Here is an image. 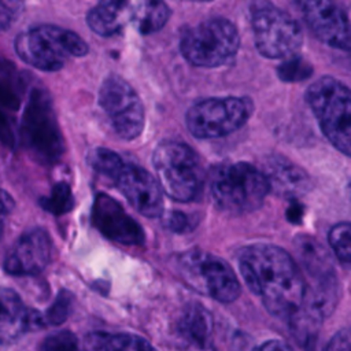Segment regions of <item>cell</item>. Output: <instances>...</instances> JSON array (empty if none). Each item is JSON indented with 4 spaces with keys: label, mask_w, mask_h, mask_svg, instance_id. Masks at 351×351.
I'll list each match as a JSON object with an SVG mask.
<instances>
[{
    "label": "cell",
    "mask_w": 351,
    "mask_h": 351,
    "mask_svg": "<svg viewBox=\"0 0 351 351\" xmlns=\"http://www.w3.org/2000/svg\"><path fill=\"white\" fill-rule=\"evenodd\" d=\"M11 208H12V199L3 189H0V239L3 237L5 219H7Z\"/></svg>",
    "instance_id": "31"
},
{
    "label": "cell",
    "mask_w": 351,
    "mask_h": 351,
    "mask_svg": "<svg viewBox=\"0 0 351 351\" xmlns=\"http://www.w3.org/2000/svg\"><path fill=\"white\" fill-rule=\"evenodd\" d=\"M99 104L112 129L123 140H134L144 129V107L134 89L121 77L108 75L99 89Z\"/></svg>",
    "instance_id": "11"
},
{
    "label": "cell",
    "mask_w": 351,
    "mask_h": 351,
    "mask_svg": "<svg viewBox=\"0 0 351 351\" xmlns=\"http://www.w3.org/2000/svg\"><path fill=\"white\" fill-rule=\"evenodd\" d=\"M71 303H73L71 295L69 292H60L56 300L53 302V304L48 308L45 314V319L51 325L62 324L69 317V313L71 310Z\"/></svg>",
    "instance_id": "28"
},
{
    "label": "cell",
    "mask_w": 351,
    "mask_h": 351,
    "mask_svg": "<svg viewBox=\"0 0 351 351\" xmlns=\"http://www.w3.org/2000/svg\"><path fill=\"white\" fill-rule=\"evenodd\" d=\"M277 73L282 81L296 82V81L308 78L313 73V67L304 59L295 56V58H289L288 60L281 63L280 67L277 69Z\"/></svg>",
    "instance_id": "26"
},
{
    "label": "cell",
    "mask_w": 351,
    "mask_h": 351,
    "mask_svg": "<svg viewBox=\"0 0 351 351\" xmlns=\"http://www.w3.org/2000/svg\"><path fill=\"white\" fill-rule=\"evenodd\" d=\"M88 49L86 43L77 33L53 25L30 27L15 38L18 56L43 71L60 70L71 59L86 55Z\"/></svg>",
    "instance_id": "2"
},
{
    "label": "cell",
    "mask_w": 351,
    "mask_h": 351,
    "mask_svg": "<svg viewBox=\"0 0 351 351\" xmlns=\"http://www.w3.org/2000/svg\"><path fill=\"white\" fill-rule=\"evenodd\" d=\"M328 240L337 259L351 265V222L336 223L329 230Z\"/></svg>",
    "instance_id": "24"
},
{
    "label": "cell",
    "mask_w": 351,
    "mask_h": 351,
    "mask_svg": "<svg viewBox=\"0 0 351 351\" xmlns=\"http://www.w3.org/2000/svg\"><path fill=\"white\" fill-rule=\"evenodd\" d=\"M40 325L38 313L27 308L15 291L0 288V344H10Z\"/></svg>",
    "instance_id": "16"
},
{
    "label": "cell",
    "mask_w": 351,
    "mask_h": 351,
    "mask_svg": "<svg viewBox=\"0 0 351 351\" xmlns=\"http://www.w3.org/2000/svg\"><path fill=\"white\" fill-rule=\"evenodd\" d=\"M119 192L144 217L158 218L163 213L162 188L158 180L137 165L125 163L114 180Z\"/></svg>",
    "instance_id": "12"
},
{
    "label": "cell",
    "mask_w": 351,
    "mask_h": 351,
    "mask_svg": "<svg viewBox=\"0 0 351 351\" xmlns=\"http://www.w3.org/2000/svg\"><path fill=\"white\" fill-rule=\"evenodd\" d=\"M43 351H81V348L77 337L70 330H60L44 340Z\"/></svg>",
    "instance_id": "27"
},
{
    "label": "cell",
    "mask_w": 351,
    "mask_h": 351,
    "mask_svg": "<svg viewBox=\"0 0 351 351\" xmlns=\"http://www.w3.org/2000/svg\"><path fill=\"white\" fill-rule=\"evenodd\" d=\"M170 8L163 1L145 0L132 3V23L141 34L155 33L165 26Z\"/></svg>",
    "instance_id": "21"
},
{
    "label": "cell",
    "mask_w": 351,
    "mask_h": 351,
    "mask_svg": "<svg viewBox=\"0 0 351 351\" xmlns=\"http://www.w3.org/2000/svg\"><path fill=\"white\" fill-rule=\"evenodd\" d=\"M23 4L21 1L0 0V32L7 29L21 15Z\"/></svg>",
    "instance_id": "29"
},
{
    "label": "cell",
    "mask_w": 351,
    "mask_h": 351,
    "mask_svg": "<svg viewBox=\"0 0 351 351\" xmlns=\"http://www.w3.org/2000/svg\"><path fill=\"white\" fill-rule=\"evenodd\" d=\"M92 223L107 239L126 244L138 245L144 243L141 226L122 208V206L106 193H97L90 213Z\"/></svg>",
    "instance_id": "14"
},
{
    "label": "cell",
    "mask_w": 351,
    "mask_h": 351,
    "mask_svg": "<svg viewBox=\"0 0 351 351\" xmlns=\"http://www.w3.org/2000/svg\"><path fill=\"white\" fill-rule=\"evenodd\" d=\"M306 101L326 138L351 156V89L333 77H322L308 86Z\"/></svg>",
    "instance_id": "3"
},
{
    "label": "cell",
    "mask_w": 351,
    "mask_h": 351,
    "mask_svg": "<svg viewBox=\"0 0 351 351\" xmlns=\"http://www.w3.org/2000/svg\"><path fill=\"white\" fill-rule=\"evenodd\" d=\"M325 351H351V328L339 330L329 340Z\"/></svg>",
    "instance_id": "30"
},
{
    "label": "cell",
    "mask_w": 351,
    "mask_h": 351,
    "mask_svg": "<svg viewBox=\"0 0 351 351\" xmlns=\"http://www.w3.org/2000/svg\"><path fill=\"white\" fill-rule=\"evenodd\" d=\"M295 247L311 278L336 274L329 252L315 239L306 234H299L295 239Z\"/></svg>",
    "instance_id": "20"
},
{
    "label": "cell",
    "mask_w": 351,
    "mask_h": 351,
    "mask_svg": "<svg viewBox=\"0 0 351 351\" xmlns=\"http://www.w3.org/2000/svg\"><path fill=\"white\" fill-rule=\"evenodd\" d=\"M158 182L176 202L193 200L202 186V169L196 152L185 143H160L152 155Z\"/></svg>",
    "instance_id": "5"
},
{
    "label": "cell",
    "mask_w": 351,
    "mask_h": 351,
    "mask_svg": "<svg viewBox=\"0 0 351 351\" xmlns=\"http://www.w3.org/2000/svg\"><path fill=\"white\" fill-rule=\"evenodd\" d=\"M40 203L44 210L49 211L53 215H60L71 210V207L74 206V199L69 185L64 182H59L52 188L51 195L43 197Z\"/></svg>",
    "instance_id": "25"
},
{
    "label": "cell",
    "mask_w": 351,
    "mask_h": 351,
    "mask_svg": "<svg viewBox=\"0 0 351 351\" xmlns=\"http://www.w3.org/2000/svg\"><path fill=\"white\" fill-rule=\"evenodd\" d=\"M86 23L99 36L117 34L128 23H132V3L101 1L88 12Z\"/></svg>",
    "instance_id": "18"
},
{
    "label": "cell",
    "mask_w": 351,
    "mask_h": 351,
    "mask_svg": "<svg viewBox=\"0 0 351 351\" xmlns=\"http://www.w3.org/2000/svg\"><path fill=\"white\" fill-rule=\"evenodd\" d=\"M89 165L100 174L111 178L112 181L123 167V160L118 154L107 148H96L88 155Z\"/></svg>",
    "instance_id": "23"
},
{
    "label": "cell",
    "mask_w": 351,
    "mask_h": 351,
    "mask_svg": "<svg viewBox=\"0 0 351 351\" xmlns=\"http://www.w3.org/2000/svg\"><path fill=\"white\" fill-rule=\"evenodd\" d=\"M262 173L267 180L269 189L278 195L296 196L310 189V180L304 170L285 158H270Z\"/></svg>",
    "instance_id": "17"
},
{
    "label": "cell",
    "mask_w": 351,
    "mask_h": 351,
    "mask_svg": "<svg viewBox=\"0 0 351 351\" xmlns=\"http://www.w3.org/2000/svg\"><path fill=\"white\" fill-rule=\"evenodd\" d=\"M248 97H211L195 103L186 112V126L196 138H218L240 129L251 117Z\"/></svg>",
    "instance_id": "9"
},
{
    "label": "cell",
    "mask_w": 351,
    "mask_h": 351,
    "mask_svg": "<svg viewBox=\"0 0 351 351\" xmlns=\"http://www.w3.org/2000/svg\"><path fill=\"white\" fill-rule=\"evenodd\" d=\"M350 195H351V182H350Z\"/></svg>",
    "instance_id": "35"
},
{
    "label": "cell",
    "mask_w": 351,
    "mask_h": 351,
    "mask_svg": "<svg viewBox=\"0 0 351 351\" xmlns=\"http://www.w3.org/2000/svg\"><path fill=\"white\" fill-rule=\"evenodd\" d=\"M240 273L269 313L292 319L303 307L306 281L289 254L273 244L255 243L237 252Z\"/></svg>",
    "instance_id": "1"
},
{
    "label": "cell",
    "mask_w": 351,
    "mask_h": 351,
    "mask_svg": "<svg viewBox=\"0 0 351 351\" xmlns=\"http://www.w3.org/2000/svg\"><path fill=\"white\" fill-rule=\"evenodd\" d=\"M180 271L192 288L221 303H230L240 296L241 287L233 269L219 256L189 251L180 258Z\"/></svg>",
    "instance_id": "10"
},
{
    "label": "cell",
    "mask_w": 351,
    "mask_h": 351,
    "mask_svg": "<svg viewBox=\"0 0 351 351\" xmlns=\"http://www.w3.org/2000/svg\"><path fill=\"white\" fill-rule=\"evenodd\" d=\"M254 351H293L291 346H288L282 340H269L265 341L262 346L256 347Z\"/></svg>",
    "instance_id": "32"
},
{
    "label": "cell",
    "mask_w": 351,
    "mask_h": 351,
    "mask_svg": "<svg viewBox=\"0 0 351 351\" xmlns=\"http://www.w3.org/2000/svg\"><path fill=\"white\" fill-rule=\"evenodd\" d=\"M252 30L256 49L269 59L291 58L303 44L299 23L285 11L270 3L251 7Z\"/></svg>",
    "instance_id": "7"
},
{
    "label": "cell",
    "mask_w": 351,
    "mask_h": 351,
    "mask_svg": "<svg viewBox=\"0 0 351 351\" xmlns=\"http://www.w3.org/2000/svg\"><path fill=\"white\" fill-rule=\"evenodd\" d=\"M303 16L315 34L326 45L337 49H351V23L346 12L330 1H303Z\"/></svg>",
    "instance_id": "13"
},
{
    "label": "cell",
    "mask_w": 351,
    "mask_h": 351,
    "mask_svg": "<svg viewBox=\"0 0 351 351\" xmlns=\"http://www.w3.org/2000/svg\"><path fill=\"white\" fill-rule=\"evenodd\" d=\"M181 332L192 343L203 347L211 332V317L200 304H191L182 314Z\"/></svg>",
    "instance_id": "22"
},
{
    "label": "cell",
    "mask_w": 351,
    "mask_h": 351,
    "mask_svg": "<svg viewBox=\"0 0 351 351\" xmlns=\"http://www.w3.org/2000/svg\"><path fill=\"white\" fill-rule=\"evenodd\" d=\"M52 256V240L43 228L26 232L4 259V270L11 276H32L43 271Z\"/></svg>",
    "instance_id": "15"
},
{
    "label": "cell",
    "mask_w": 351,
    "mask_h": 351,
    "mask_svg": "<svg viewBox=\"0 0 351 351\" xmlns=\"http://www.w3.org/2000/svg\"><path fill=\"white\" fill-rule=\"evenodd\" d=\"M21 136L27 149L44 163H51L62 155L63 140L51 97L45 90H32L22 114Z\"/></svg>",
    "instance_id": "8"
},
{
    "label": "cell",
    "mask_w": 351,
    "mask_h": 351,
    "mask_svg": "<svg viewBox=\"0 0 351 351\" xmlns=\"http://www.w3.org/2000/svg\"><path fill=\"white\" fill-rule=\"evenodd\" d=\"M169 226L176 230V232H182L184 228L186 226V218L184 214L180 213H173L169 215Z\"/></svg>",
    "instance_id": "33"
},
{
    "label": "cell",
    "mask_w": 351,
    "mask_h": 351,
    "mask_svg": "<svg viewBox=\"0 0 351 351\" xmlns=\"http://www.w3.org/2000/svg\"><path fill=\"white\" fill-rule=\"evenodd\" d=\"M82 351H156L145 339L132 333L92 332L84 337Z\"/></svg>",
    "instance_id": "19"
},
{
    "label": "cell",
    "mask_w": 351,
    "mask_h": 351,
    "mask_svg": "<svg viewBox=\"0 0 351 351\" xmlns=\"http://www.w3.org/2000/svg\"><path fill=\"white\" fill-rule=\"evenodd\" d=\"M240 37L225 18H210L182 33L180 49L184 58L199 67H218L234 56Z\"/></svg>",
    "instance_id": "6"
},
{
    "label": "cell",
    "mask_w": 351,
    "mask_h": 351,
    "mask_svg": "<svg viewBox=\"0 0 351 351\" xmlns=\"http://www.w3.org/2000/svg\"><path fill=\"white\" fill-rule=\"evenodd\" d=\"M302 207L298 203H293L292 206L288 207L287 210V217L291 222H298L302 218Z\"/></svg>",
    "instance_id": "34"
},
{
    "label": "cell",
    "mask_w": 351,
    "mask_h": 351,
    "mask_svg": "<svg viewBox=\"0 0 351 351\" xmlns=\"http://www.w3.org/2000/svg\"><path fill=\"white\" fill-rule=\"evenodd\" d=\"M269 184L262 171L245 162L221 166L211 181L213 200L229 214H245L261 207Z\"/></svg>",
    "instance_id": "4"
}]
</instances>
